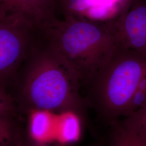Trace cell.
Wrapping results in <instances>:
<instances>
[{
  "label": "cell",
  "mask_w": 146,
  "mask_h": 146,
  "mask_svg": "<svg viewBox=\"0 0 146 146\" xmlns=\"http://www.w3.org/2000/svg\"><path fill=\"white\" fill-rule=\"evenodd\" d=\"M146 75V56L117 46L110 60L82 84L84 99L101 120L113 125L121 116H127Z\"/></svg>",
  "instance_id": "2"
},
{
  "label": "cell",
  "mask_w": 146,
  "mask_h": 146,
  "mask_svg": "<svg viewBox=\"0 0 146 146\" xmlns=\"http://www.w3.org/2000/svg\"><path fill=\"white\" fill-rule=\"evenodd\" d=\"M56 1H57V2H58V5H59V4H60V3H62V2H65V1H67V0H56Z\"/></svg>",
  "instance_id": "14"
},
{
  "label": "cell",
  "mask_w": 146,
  "mask_h": 146,
  "mask_svg": "<svg viewBox=\"0 0 146 146\" xmlns=\"http://www.w3.org/2000/svg\"><path fill=\"white\" fill-rule=\"evenodd\" d=\"M133 0H67L59 4L63 15L107 23L114 21Z\"/></svg>",
  "instance_id": "7"
},
{
  "label": "cell",
  "mask_w": 146,
  "mask_h": 146,
  "mask_svg": "<svg viewBox=\"0 0 146 146\" xmlns=\"http://www.w3.org/2000/svg\"><path fill=\"white\" fill-rule=\"evenodd\" d=\"M39 32L18 18L0 16V84L15 78Z\"/></svg>",
  "instance_id": "4"
},
{
  "label": "cell",
  "mask_w": 146,
  "mask_h": 146,
  "mask_svg": "<svg viewBox=\"0 0 146 146\" xmlns=\"http://www.w3.org/2000/svg\"><path fill=\"white\" fill-rule=\"evenodd\" d=\"M13 116L0 115V146H11L17 142V128Z\"/></svg>",
  "instance_id": "10"
},
{
  "label": "cell",
  "mask_w": 146,
  "mask_h": 146,
  "mask_svg": "<svg viewBox=\"0 0 146 146\" xmlns=\"http://www.w3.org/2000/svg\"><path fill=\"white\" fill-rule=\"evenodd\" d=\"M16 76L18 101L25 109L86 117L88 106L81 94L78 74L41 34Z\"/></svg>",
  "instance_id": "1"
},
{
  "label": "cell",
  "mask_w": 146,
  "mask_h": 146,
  "mask_svg": "<svg viewBox=\"0 0 146 146\" xmlns=\"http://www.w3.org/2000/svg\"><path fill=\"white\" fill-rule=\"evenodd\" d=\"M23 146H65L62 145H44L38 143H35V142H30V141H28L26 145L23 144Z\"/></svg>",
  "instance_id": "12"
},
{
  "label": "cell",
  "mask_w": 146,
  "mask_h": 146,
  "mask_svg": "<svg viewBox=\"0 0 146 146\" xmlns=\"http://www.w3.org/2000/svg\"><path fill=\"white\" fill-rule=\"evenodd\" d=\"M108 146H146V140L125 128L122 123L114 124Z\"/></svg>",
  "instance_id": "8"
},
{
  "label": "cell",
  "mask_w": 146,
  "mask_h": 146,
  "mask_svg": "<svg viewBox=\"0 0 146 146\" xmlns=\"http://www.w3.org/2000/svg\"><path fill=\"white\" fill-rule=\"evenodd\" d=\"M16 111L15 100L0 84V115L13 116Z\"/></svg>",
  "instance_id": "11"
},
{
  "label": "cell",
  "mask_w": 146,
  "mask_h": 146,
  "mask_svg": "<svg viewBox=\"0 0 146 146\" xmlns=\"http://www.w3.org/2000/svg\"><path fill=\"white\" fill-rule=\"evenodd\" d=\"M56 0H0V16L18 18L39 33L58 19Z\"/></svg>",
  "instance_id": "6"
},
{
  "label": "cell",
  "mask_w": 146,
  "mask_h": 146,
  "mask_svg": "<svg viewBox=\"0 0 146 146\" xmlns=\"http://www.w3.org/2000/svg\"><path fill=\"white\" fill-rule=\"evenodd\" d=\"M84 82L110 60L117 47L108 23L63 15L41 32Z\"/></svg>",
  "instance_id": "3"
},
{
  "label": "cell",
  "mask_w": 146,
  "mask_h": 146,
  "mask_svg": "<svg viewBox=\"0 0 146 146\" xmlns=\"http://www.w3.org/2000/svg\"><path fill=\"white\" fill-rule=\"evenodd\" d=\"M15 146H23V142L20 139H19L17 141Z\"/></svg>",
  "instance_id": "13"
},
{
  "label": "cell",
  "mask_w": 146,
  "mask_h": 146,
  "mask_svg": "<svg viewBox=\"0 0 146 146\" xmlns=\"http://www.w3.org/2000/svg\"><path fill=\"white\" fill-rule=\"evenodd\" d=\"M122 124L146 140V106L126 117Z\"/></svg>",
  "instance_id": "9"
},
{
  "label": "cell",
  "mask_w": 146,
  "mask_h": 146,
  "mask_svg": "<svg viewBox=\"0 0 146 146\" xmlns=\"http://www.w3.org/2000/svg\"><path fill=\"white\" fill-rule=\"evenodd\" d=\"M108 23L117 46L146 56V0H133L116 20Z\"/></svg>",
  "instance_id": "5"
}]
</instances>
